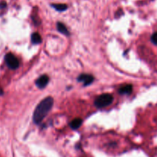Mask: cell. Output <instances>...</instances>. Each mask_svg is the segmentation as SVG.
<instances>
[{
  "label": "cell",
  "instance_id": "9",
  "mask_svg": "<svg viewBox=\"0 0 157 157\" xmlns=\"http://www.w3.org/2000/svg\"><path fill=\"white\" fill-rule=\"evenodd\" d=\"M32 41L34 44H39L41 41V38L38 33H34L32 35Z\"/></svg>",
  "mask_w": 157,
  "mask_h": 157
},
{
  "label": "cell",
  "instance_id": "3",
  "mask_svg": "<svg viewBox=\"0 0 157 157\" xmlns=\"http://www.w3.org/2000/svg\"><path fill=\"white\" fill-rule=\"evenodd\" d=\"M6 62L7 65L9 66V67H10L11 69H16L19 66V61H18V58L11 53L6 55Z\"/></svg>",
  "mask_w": 157,
  "mask_h": 157
},
{
  "label": "cell",
  "instance_id": "4",
  "mask_svg": "<svg viewBox=\"0 0 157 157\" xmlns=\"http://www.w3.org/2000/svg\"><path fill=\"white\" fill-rule=\"evenodd\" d=\"M78 80L81 82H82L83 84H84V86H87L89 84H91L94 81V77L90 75H86V74H84V75H81L78 77Z\"/></svg>",
  "mask_w": 157,
  "mask_h": 157
},
{
  "label": "cell",
  "instance_id": "2",
  "mask_svg": "<svg viewBox=\"0 0 157 157\" xmlns=\"http://www.w3.org/2000/svg\"><path fill=\"white\" fill-rule=\"evenodd\" d=\"M113 96L110 94H101L95 100L94 104L95 106L98 108H103V107H106L108 105H110L112 102H113Z\"/></svg>",
  "mask_w": 157,
  "mask_h": 157
},
{
  "label": "cell",
  "instance_id": "5",
  "mask_svg": "<svg viewBox=\"0 0 157 157\" xmlns=\"http://www.w3.org/2000/svg\"><path fill=\"white\" fill-rule=\"evenodd\" d=\"M49 81V78L47 75H44L40 77L38 80L36 81V84L39 88H43V87H45L48 84Z\"/></svg>",
  "mask_w": 157,
  "mask_h": 157
},
{
  "label": "cell",
  "instance_id": "6",
  "mask_svg": "<svg viewBox=\"0 0 157 157\" xmlns=\"http://www.w3.org/2000/svg\"><path fill=\"white\" fill-rule=\"evenodd\" d=\"M133 90V87L130 84H126L120 87L119 92L122 94H130Z\"/></svg>",
  "mask_w": 157,
  "mask_h": 157
},
{
  "label": "cell",
  "instance_id": "11",
  "mask_svg": "<svg viewBox=\"0 0 157 157\" xmlns=\"http://www.w3.org/2000/svg\"><path fill=\"white\" fill-rule=\"evenodd\" d=\"M152 41L154 44L157 45V32H155L153 35H152V38H151Z\"/></svg>",
  "mask_w": 157,
  "mask_h": 157
},
{
  "label": "cell",
  "instance_id": "8",
  "mask_svg": "<svg viewBox=\"0 0 157 157\" xmlns=\"http://www.w3.org/2000/svg\"><path fill=\"white\" fill-rule=\"evenodd\" d=\"M57 28H58V30L61 33L64 34V35H69L68 30H67V29L66 28V26L64 25V24H62V23L58 22V25H57Z\"/></svg>",
  "mask_w": 157,
  "mask_h": 157
},
{
  "label": "cell",
  "instance_id": "1",
  "mask_svg": "<svg viewBox=\"0 0 157 157\" xmlns=\"http://www.w3.org/2000/svg\"><path fill=\"white\" fill-rule=\"evenodd\" d=\"M53 98L48 97L44 98L40 104L37 106L33 113V121L36 124H39L44 120L46 115L50 111L51 108L53 105Z\"/></svg>",
  "mask_w": 157,
  "mask_h": 157
},
{
  "label": "cell",
  "instance_id": "10",
  "mask_svg": "<svg viewBox=\"0 0 157 157\" xmlns=\"http://www.w3.org/2000/svg\"><path fill=\"white\" fill-rule=\"evenodd\" d=\"M53 6L58 11H64L67 9V6L64 4H55Z\"/></svg>",
  "mask_w": 157,
  "mask_h": 157
},
{
  "label": "cell",
  "instance_id": "7",
  "mask_svg": "<svg viewBox=\"0 0 157 157\" xmlns=\"http://www.w3.org/2000/svg\"><path fill=\"white\" fill-rule=\"evenodd\" d=\"M81 124H82V120L80 118H76L71 121V123L70 124V127L74 130H76L81 127Z\"/></svg>",
  "mask_w": 157,
  "mask_h": 157
}]
</instances>
